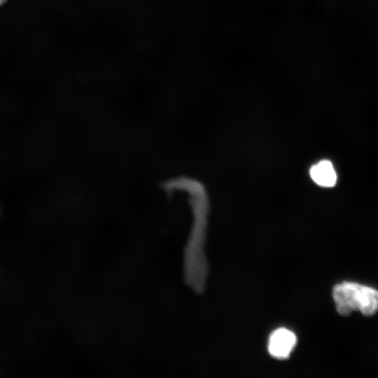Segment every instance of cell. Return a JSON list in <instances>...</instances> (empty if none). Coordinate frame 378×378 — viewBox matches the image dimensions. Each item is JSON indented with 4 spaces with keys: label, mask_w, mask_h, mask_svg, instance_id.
<instances>
[{
    "label": "cell",
    "mask_w": 378,
    "mask_h": 378,
    "mask_svg": "<svg viewBox=\"0 0 378 378\" xmlns=\"http://www.w3.org/2000/svg\"><path fill=\"white\" fill-rule=\"evenodd\" d=\"M336 309L342 316L354 310L365 316H372L378 310V290L354 282H342L332 288Z\"/></svg>",
    "instance_id": "obj_1"
},
{
    "label": "cell",
    "mask_w": 378,
    "mask_h": 378,
    "mask_svg": "<svg viewBox=\"0 0 378 378\" xmlns=\"http://www.w3.org/2000/svg\"><path fill=\"white\" fill-rule=\"evenodd\" d=\"M297 343V337L293 332L279 328L270 335L267 343L268 352L271 356L280 360L288 358Z\"/></svg>",
    "instance_id": "obj_2"
},
{
    "label": "cell",
    "mask_w": 378,
    "mask_h": 378,
    "mask_svg": "<svg viewBox=\"0 0 378 378\" xmlns=\"http://www.w3.org/2000/svg\"><path fill=\"white\" fill-rule=\"evenodd\" d=\"M309 174L312 180L318 186L332 187L337 182V174L332 162L323 160L314 164Z\"/></svg>",
    "instance_id": "obj_3"
},
{
    "label": "cell",
    "mask_w": 378,
    "mask_h": 378,
    "mask_svg": "<svg viewBox=\"0 0 378 378\" xmlns=\"http://www.w3.org/2000/svg\"><path fill=\"white\" fill-rule=\"evenodd\" d=\"M7 0H0V6H2L6 3Z\"/></svg>",
    "instance_id": "obj_4"
}]
</instances>
